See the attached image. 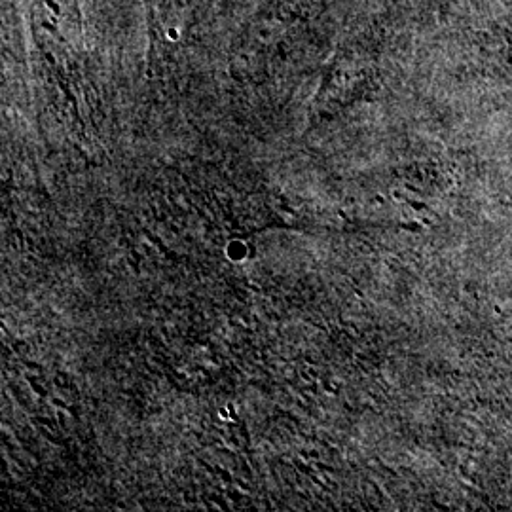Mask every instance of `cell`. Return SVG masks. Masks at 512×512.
<instances>
[{
  "mask_svg": "<svg viewBox=\"0 0 512 512\" xmlns=\"http://www.w3.org/2000/svg\"><path fill=\"white\" fill-rule=\"evenodd\" d=\"M160 38L179 37L183 29L202 23L213 0H147Z\"/></svg>",
  "mask_w": 512,
  "mask_h": 512,
  "instance_id": "6da1fadb",
  "label": "cell"
}]
</instances>
